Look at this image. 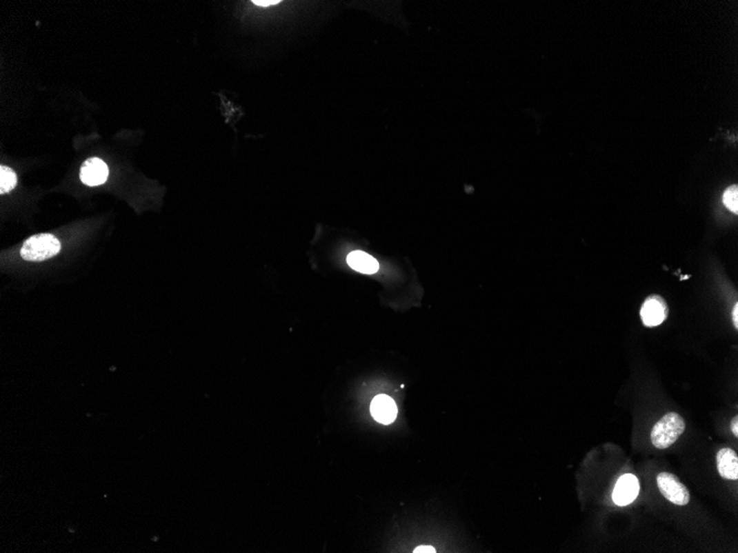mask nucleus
<instances>
[{"instance_id": "nucleus-11", "label": "nucleus", "mask_w": 738, "mask_h": 553, "mask_svg": "<svg viewBox=\"0 0 738 553\" xmlns=\"http://www.w3.org/2000/svg\"><path fill=\"white\" fill-rule=\"evenodd\" d=\"M723 201L730 211L734 213L738 212V189L737 185H732L725 191L723 196Z\"/></svg>"}, {"instance_id": "nucleus-12", "label": "nucleus", "mask_w": 738, "mask_h": 553, "mask_svg": "<svg viewBox=\"0 0 738 553\" xmlns=\"http://www.w3.org/2000/svg\"><path fill=\"white\" fill-rule=\"evenodd\" d=\"M252 3L256 6L269 7L273 6V5H278L281 1L280 0H253Z\"/></svg>"}, {"instance_id": "nucleus-15", "label": "nucleus", "mask_w": 738, "mask_h": 553, "mask_svg": "<svg viewBox=\"0 0 738 553\" xmlns=\"http://www.w3.org/2000/svg\"><path fill=\"white\" fill-rule=\"evenodd\" d=\"M732 433H734V435H735V436H738V418H737V416H735V418L732 419Z\"/></svg>"}, {"instance_id": "nucleus-10", "label": "nucleus", "mask_w": 738, "mask_h": 553, "mask_svg": "<svg viewBox=\"0 0 738 553\" xmlns=\"http://www.w3.org/2000/svg\"><path fill=\"white\" fill-rule=\"evenodd\" d=\"M17 185V176L9 167H0V194H7Z\"/></svg>"}, {"instance_id": "nucleus-4", "label": "nucleus", "mask_w": 738, "mask_h": 553, "mask_svg": "<svg viewBox=\"0 0 738 553\" xmlns=\"http://www.w3.org/2000/svg\"><path fill=\"white\" fill-rule=\"evenodd\" d=\"M641 319L648 327L659 326L669 315V308L664 299L653 295L648 297L642 305Z\"/></svg>"}, {"instance_id": "nucleus-9", "label": "nucleus", "mask_w": 738, "mask_h": 553, "mask_svg": "<svg viewBox=\"0 0 738 553\" xmlns=\"http://www.w3.org/2000/svg\"><path fill=\"white\" fill-rule=\"evenodd\" d=\"M347 263L352 270L363 274H374L379 268L377 261L372 255L367 254L363 251H354L350 253L347 257Z\"/></svg>"}, {"instance_id": "nucleus-2", "label": "nucleus", "mask_w": 738, "mask_h": 553, "mask_svg": "<svg viewBox=\"0 0 738 553\" xmlns=\"http://www.w3.org/2000/svg\"><path fill=\"white\" fill-rule=\"evenodd\" d=\"M686 431V422L679 413L670 412L655 423L651 432V441L659 450L673 445Z\"/></svg>"}, {"instance_id": "nucleus-1", "label": "nucleus", "mask_w": 738, "mask_h": 553, "mask_svg": "<svg viewBox=\"0 0 738 553\" xmlns=\"http://www.w3.org/2000/svg\"><path fill=\"white\" fill-rule=\"evenodd\" d=\"M61 250L60 241L50 233L32 235L23 242L20 255L29 262H42L56 257Z\"/></svg>"}, {"instance_id": "nucleus-14", "label": "nucleus", "mask_w": 738, "mask_h": 553, "mask_svg": "<svg viewBox=\"0 0 738 553\" xmlns=\"http://www.w3.org/2000/svg\"><path fill=\"white\" fill-rule=\"evenodd\" d=\"M732 321L735 325L736 328L738 327V304H735L734 310H732Z\"/></svg>"}, {"instance_id": "nucleus-3", "label": "nucleus", "mask_w": 738, "mask_h": 553, "mask_svg": "<svg viewBox=\"0 0 738 553\" xmlns=\"http://www.w3.org/2000/svg\"><path fill=\"white\" fill-rule=\"evenodd\" d=\"M661 494L677 506H686L690 501V492L686 485L681 483L677 476L670 473H661L657 479Z\"/></svg>"}, {"instance_id": "nucleus-13", "label": "nucleus", "mask_w": 738, "mask_h": 553, "mask_svg": "<svg viewBox=\"0 0 738 553\" xmlns=\"http://www.w3.org/2000/svg\"><path fill=\"white\" fill-rule=\"evenodd\" d=\"M414 552L435 553L436 552V550H435V547H429V545H421V547H416V549H415Z\"/></svg>"}, {"instance_id": "nucleus-6", "label": "nucleus", "mask_w": 738, "mask_h": 553, "mask_svg": "<svg viewBox=\"0 0 738 553\" xmlns=\"http://www.w3.org/2000/svg\"><path fill=\"white\" fill-rule=\"evenodd\" d=\"M639 481L636 476L627 474L620 477L617 481L616 487L613 490V501L618 506H627L636 499L639 494Z\"/></svg>"}, {"instance_id": "nucleus-5", "label": "nucleus", "mask_w": 738, "mask_h": 553, "mask_svg": "<svg viewBox=\"0 0 738 553\" xmlns=\"http://www.w3.org/2000/svg\"><path fill=\"white\" fill-rule=\"evenodd\" d=\"M108 167L100 158H89L81 167L80 179L90 187L103 185L108 180Z\"/></svg>"}, {"instance_id": "nucleus-8", "label": "nucleus", "mask_w": 738, "mask_h": 553, "mask_svg": "<svg viewBox=\"0 0 738 553\" xmlns=\"http://www.w3.org/2000/svg\"><path fill=\"white\" fill-rule=\"evenodd\" d=\"M716 463L719 475L725 479L736 481L738 479V457L732 448H721L716 455Z\"/></svg>"}, {"instance_id": "nucleus-7", "label": "nucleus", "mask_w": 738, "mask_h": 553, "mask_svg": "<svg viewBox=\"0 0 738 553\" xmlns=\"http://www.w3.org/2000/svg\"><path fill=\"white\" fill-rule=\"evenodd\" d=\"M370 412L376 421L381 424H390L397 416V405L390 396H378L370 405Z\"/></svg>"}]
</instances>
